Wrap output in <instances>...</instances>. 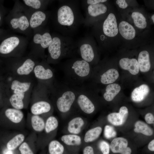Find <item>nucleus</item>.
Segmentation results:
<instances>
[{
    "label": "nucleus",
    "instance_id": "f257e3e1",
    "mask_svg": "<svg viewBox=\"0 0 154 154\" xmlns=\"http://www.w3.org/2000/svg\"><path fill=\"white\" fill-rule=\"evenodd\" d=\"M54 14L56 29L60 34L70 37L84 24V17L81 12L79 1L60 0Z\"/></svg>",
    "mask_w": 154,
    "mask_h": 154
},
{
    "label": "nucleus",
    "instance_id": "f03ea898",
    "mask_svg": "<svg viewBox=\"0 0 154 154\" xmlns=\"http://www.w3.org/2000/svg\"><path fill=\"white\" fill-rule=\"evenodd\" d=\"M52 41L48 48L50 58L58 61L64 57L72 56L76 52V42L70 37L60 34L52 35Z\"/></svg>",
    "mask_w": 154,
    "mask_h": 154
},
{
    "label": "nucleus",
    "instance_id": "7ed1b4c3",
    "mask_svg": "<svg viewBox=\"0 0 154 154\" xmlns=\"http://www.w3.org/2000/svg\"><path fill=\"white\" fill-rule=\"evenodd\" d=\"M64 68L66 75L74 82H82L89 75L90 64L80 58H74L65 63Z\"/></svg>",
    "mask_w": 154,
    "mask_h": 154
},
{
    "label": "nucleus",
    "instance_id": "20e7f679",
    "mask_svg": "<svg viewBox=\"0 0 154 154\" xmlns=\"http://www.w3.org/2000/svg\"><path fill=\"white\" fill-rule=\"evenodd\" d=\"M77 91L70 88H64L60 91L56 102L57 108L60 112L65 113L70 110L76 98Z\"/></svg>",
    "mask_w": 154,
    "mask_h": 154
},
{
    "label": "nucleus",
    "instance_id": "39448f33",
    "mask_svg": "<svg viewBox=\"0 0 154 154\" xmlns=\"http://www.w3.org/2000/svg\"><path fill=\"white\" fill-rule=\"evenodd\" d=\"M76 52L80 58L89 64L94 58V49L88 41L87 37H82L76 42Z\"/></svg>",
    "mask_w": 154,
    "mask_h": 154
},
{
    "label": "nucleus",
    "instance_id": "423d86ee",
    "mask_svg": "<svg viewBox=\"0 0 154 154\" xmlns=\"http://www.w3.org/2000/svg\"><path fill=\"white\" fill-rule=\"evenodd\" d=\"M128 146V141L126 139L116 137L111 143L110 151L114 154H132V149Z\"/></svg>",
    "mask_w": 154,
    "mask_h": 154
},
{
    "label": "nucleus",
    "instance_id": "0eeeda50",
    "mask_svg": "<svg viewBox=\"0 0 154 154\" xmlns=\"http://www.w3.org/2000/svg\"><path fill=\"white\" fill-rule=\"evenodd\" d=\"M76 98L77 102L79 107L84 112L87 114H90L94 111L95 106L85 94L84 90L78 91Z\"/></svg>",
    "mask_w": 154,
    "mask_h": 154
},
{
    "label": "nucleus",
    "instance_id": "6e6552de",
    "mask_svg": "<svg viewBox=\"0 0 154 154\" xmlns=\"http://www.w3.org/2000/svg\"><path fill=\"white\" fill-rule=\"evenodd\" d=\"M103 31L106 36L114 37L118 33V28L115 15L110 13L104 21L102 26Z\"/></svg>",
    "mask_w": 154,
    "mask_h": 154
},
{
    "label": "nucleus",
    "instance_id": "1a4fd4ad",
    "mask_svg": "<svg viewBox=\"0 0 154 154\" xmlns=\"http://www.w3.org/2000/svg\"><path fill=\"white\" fill-rule=\"evenodd\" d=\"M20 38L15 36H11L3 40L0 44V53L3 54H9L19 45Z\"/></svg>",
    "mask_w": 154,
    "mask_h": 154
},
{
    "label": "nucleus",
    "instance_id": "9d476101",
    "mask_svg": "<svg viewBox=\"0 0 154 154\" xmlns=\"http://www.w3.org/2000/svg\"><path fill=\"white\" fill-rule=\"evenodd\" d=\"M33 42L39 45L43 49L48 48L52 41V35L47 31L35 34L33 37Z\"/></svg>",
    "mask_w": 154,
    "mask_h": 154
},
{
    "label": "nucleus",
    "instance_id": "9b49d317",
    "mask_svg": "<svg viewBox=\"0 0 154 154\" xmlns=\"http://www.w3.org/2000/svg\"><path fill=\"white\" fill-rule=\"evenodd\" d=\"M119 64L121 68L128 71L132 75H136L139 72L138 61L135 59L123 58L120 60Z\"/></svg>",
    "mask_w": 154,
    "mask_h": 154
},
{
    "label": "nucleus",
    "instance_id": "f8f14e48",
    "mask_svg": "<svg viewBox=\"0 0 154 154\" xmlns=\"http://www.w3.org/2000/svg\"><path fill=\"white\" fill-rule=\"evenodd\" d=\"M86 6H88L86 9V16L85 18H84V19L90 17H96L105 13L107 10V7L103 3Z\"/></svg>",
    "mask_w": 154,
    "mask_h": 154
},
{
    "label": "nucleus",
    "instance_id": "ddd939ff",
    "mask_svg": "<svg viewBox=\"0 0 154 154\" xmlns=\"http://www.w3.org/2000/svg\"><path fill=\"white\" fill-rule=\"evenodd\" d=\"M150 89L149 86L143 84L135 88L131 94L132 100L135 102H140L143 100L149 94Z\"/></svg>",
    "mask_w": 154,
    "mask_h": 154
},
{
    "label": "nucleus",
    "instance_id": "4468645a",
    "mask_svg": "<svg viewBox=\"0 0 154 154\" xmlns=\"http://www.w3.org/2000/svg\"><path fill=\"white\" fill-rule=\"evenodd\" d=\"M48 15L42 11H37L31 15L29 19V23L32 28H36L43 25L47 19Z\"/></svg>",
    "mask_w": 154,
    "mask_h": 154
},
{
    "label": "nucleus",
    "instance_id": "2eb2a0df",
    "mask_svg": "<svg viewBox=\"0 0 154 154\" xmlns=\"http://www.w3.org/2000/svg\"><path fill=\"white\" fill-rule=\"evenodd\" d=\"M10 24L13 29L22 31L26 30L30 26L28 18L24 15L13 18L10 20Z\"/></svg>",
    "mask_w": 154,
    "mask_h": 154
},
{
    "label": "nucleus",
    "instance_id": "dca6fc26",
    "mask_svg": "<svg viewBox=\"0 0 154 154\" xmlns=\"http://www.w3.org/2000/svg\"><path fill=\"white\" fill-rule=\"evenodd\" d=\"M119 30L121 35L127 40H131L135 37V31L133 26L125 21H122L119 25Z\"/></svg>",
    "mask_w": 154,
    "mask_h": 154
},
{
    "label": "nucleus",
    "instance_id": "f3484780",
    "mask_svg": "<svg viewBox=\"0 0 154 154\" xmlns=\"http://www.w3.org/2000/svg\"><path fill=\"white\" fill-rule=\"evenodd\" d=\"M137 61L141 72H145L149 70L151 64L149 54L147 51H142L139 53Z\"/></svg>",
    "mask_w": 154,
    "mask_h": 154
},
{
    "label": "nucleus",
    "instance_id": "a211bd4d",
    "mask_svg": "<svg viewBox=\"0 0 154 154\" xmlns=\"http://www.w3.org/2000/svg\"><path fill=\"white\" fill-rule=\"evenodd\" d=\"M51 108L50 105L49 103L41 101L34 104L31 108V111L34 115H38L49 112Z\"/></svg>",
    "mask_w": 154,
    "mask_h": 154
},
{
    "label": "nucleus",
    "instance_id": "6ab92c4d",
    "mask_svg": "<svg viewBox=\"0 0 154 154\" xmlns=\"http://www.w3.org/2000/svg\"><path fill=\"white\" fill-rule=\"evenodd\" d=\"M84 123V121L82 118L79 117H75L69 122L68 130L71 134L77 135L80 132Z\"/></svg>",
    "mask_w": 154,
    "mask_h": 154
},
{
    "label": "nucleus",
    "instance_id": "aec40b11",
    "mask_svg": "<svg viewBox=\"0 0 154 154\" xmlns=\"http://www.w3.org/2000/svg\"><path fill=\"white\" fill-rule=\"evenodd\" d=\"M121 89L119 85L116 83L111 84L106 87V92L103 96L106 101L110 102L113 100L116 95L119 93Z\"/></svg>",
    "mask_w": 154,
    "mask_h": 154
},
{
    "label": "nucleus",
    "instance_id": "412c9836",
    "mask_svg": "<svg viewBox=\"0 0 154 154\" xmlns=\"http://www.w3.org/2000/svg\"><path fill=\"white\" fill-rule=\"evenodd\" d=\"M34 71L36 77L41 80L50 79L53 76V72L50 69H46L42 65L36 66L34 69Z\"/></svg>",
    "mask_w": 154,
    "mask_h": 154
},
{
    "label": "nucleus",
    "instance_id": "4be33fe9",
    "mask_svg": "<svg viewBox=\"0 0 154 154\" xmlns=\"http://www.w3.org/2000/svg\"><path fill=\"white\" fill-rule=\"evenodd\" d=\"M119 74L116 69L111 68L104 72L101 75L100 80L103 84H108L114 82L118 78Z\"/></svg>",
    "mask_w": 154,
    "mask_h": 154
},
{
    "label": "nucleus",
    "instance_id": "5701e85b",
    "mask_svg": "<svg viewBox=\"0 0 154 154\" xmlns=\"http://www.w3.org/2000/svg\"><path fill=\"white\" fill-rule=\"evenodd\" d=\"M61 140L65 144L69 147H78L82 143L80 137L76 134H72L63 135L62 136Z\"/></svg>",
    "mask_w": 154,
    "mask_h": 154
},
{
    "label": "nucleus",
    "instance_id": "b1692460",
    "mask_svg": "<svg viewBox=\"0 0 154 154\" xmlns=\"http://www.w3.org/2000/svg\"><path fill=\"white\" fill-rule=\"evenodd\" d=\"M6 116L12 122L18 123L22 120L24 114L19 110L15 108H8L5 111Z\"/></svg>",
    "mask_w": 154,
    "mask_h": 154
},
{
    "label": "nucleus",
    "instance_id": "393cba45",
    "mask_svg": "<svg viewBox=\"0 0 154 154\" xmlns=\"http://www.w3.org/2000/svg\"><path fill=\"white\" fill-rule=\"evenodd\" d=\"M48 151L49 154H68L63 145L56 140H52L49 143Z\"/></svg>",
    "mask_w": 154,
    "mask_h": 154
},
{
    "label": "nucleus",
    "instance_id": "a878e982",
    "mask_svg": "<svg viewBox=\"0 0 154 154\" xmlns=\"http://www.w3.org/2000/svg\"><path fill=\"white\" fill-rule=\"evenodd\" d=\"M31 84V82H22L15 80L12 82L11 88L13 91L14 94L23 93L29 89Z\"/></svg>",
    "mask_w": 154,
    "mask_h": 154
},
{
    "label": "nucleus",
    "instance_id": "bb28decb",
    "mask_svg": "<svg viewBox=\"0 0 154 154\" xmlns=\"http://www.w3.org/2000/svg\"><path fill=\"white\" fill-rule=\"evenodd\" d=\"M35 65L34 61L31 59L28 58L17 68V72L20 75L29 74L33 70Z\"/></svg>",
    "mask_w": 154,
    "mask_h": 154
},
{
    "label": "nucleus",
    "instance_id": "cd10ccee",
    "mask_svg": "<svg viewBox=\"0 0 154 154\" xmlns=\"http://www.w3.org/2000/svg\"><path fill=\"white\" fill-rule=\"evenodd\" d=\"M102 131L101 127L98 126L88 130L85 133L84 140L86 143L92 142L97 139Z\"/></svg>",
    "mask_w": 154,
    "mask_h": 154
},
{
    "label": "nucleus",
    "instance_id": "c85d7f7f",
    "mask_svg": "<svg viewBox=\"0 0 154 154\" xmlns=\"http://www.w3.org/2000/svg\"><path fill=\"white\" fill-rule=\"evenodd\" d=\"M25 93L14 94L10 98L11 104L14 108L20 110L23 108L24 104L23 101L25 97Z\"/></svg>",
    "mask_w": 154,
    "mask_h": 154
},
{
    "label": "nucleus",
    "instance_id": "c756f323",
    "mask_svg": "<svg viewBox=\"0 0 154 154\" xmlns=\"http://www.w3.org/2000/svg\"><path fill=\"white\" fill-rule=\"evenodd\" d=\"M135 127L134 131L135 132L141 133L147 136H151L153 134L152 129L142 121H137L135 123Z\"/></svg>",
    "mask_w": 154,
    "mask_h": 154
},
{
    "label": "nucleus",
    "instance_id": "7c9ffc66",
    "mask_svg": "<svg viewBox=\"0 0 154 154\" xmlns=\"http://www.w3.org/2000/svg\"><path fill=\"white\" fill-rule=\"evenodd\" d=\"M131 17L136 27L141 29H145L146 27V19L141 13L138 12H133L132 14Z\"/></svg>",
    "mask_w": 154,
    "mask_h": 154
},
{
    "label": "nucleus",
    "instance_id": "2f4dec72",
    "mask_svg": "<svg viewBox=\"0 0 154 154\" xmlns=\"http://www.w3.org/2000/svg\"><path fill=\"white\" fill-rule=\"evenodd\" d=\"M25 136L22 134H18L10 140L7 143V147L9 150L16 149L24 140Z\"/></svg>",
    "mask_w": 154,
    "mask_h": 154
},
{
    "label": "nucleus",
    "instance_id": "473e14b6",
    "mask_svg": "<svg viewBox=\"0 0 154 154\" xmlns=\"http://www.w3.org/2000/svg\"><path fill=\"white\" fill-rule=\"evenodd\" d=\"M31 123L33 128L37 131H41L44 129V121L43 119L38 115H33L32 116Z\"/></svg>",
    "mask_w": 154,
    "mask_h": 154
},
{
    "label": "nucleus",
    "instance_id": "72a5a7b5",
    "mask_svg": "<svg viewBox=\"0 0 154 154\" xmlns=\"http://www.w3.org/2000/svg\"><path fill=\"white\" fill-rule=\"evenodd\" d=\"M58 121L54 117L51 116L47 119L45 125V130L46 132L48 133L55 129L58 127Z\"/></svg>",
    "mask_w": 154,
    "mask_h": 154
},
{
    "label": "nucleus",
    "instance_id": "f704fd0d",
    "mask_svg": "<svg viewBox=\"0 0 154 154\" xmlns=\"http://www.w3.org/2000/svg\"><path fill=\"white\" fill-rule=\"evenodd\" d=\"M107 119L110 123L115 126L121 125L125 123L119 113L113 112L107 116Z\"/></svg>",
    "mask_w": 154,
    "mask_h": 154
},
{
    "label": "nucleus",
    "instance_id": "c9c22d12",
    "mask_svg": "<svg viewBox=\"0 0 154 154\" xmlns=\"http://www.w3.org/2000/svg\"><path fill=\"white\" fill-rule=\"evenodd\" d=\"M23 1L27 6L36 9H40L44 4L42 3L43 1L39 0H24Z\"/></svg>",
    "mask_w": 154,
    "mask_h": 154
},
{
    "label": "nucleus",
    "instance_id": "e433bc0d",
    "mask_svg": "<svg viewBox=\"0 0 154 154\" xmlns=\"http://www.w3.org/2000/svg\"><path fill=\"white\" fill-rule=\"evenodd\" d=\"M98 147L100 151L102 154H110V145L106 141H100L98 144Z\"/></svg>",
    "mask_w": 154,
    "mask_h": 154
},
{
    "label": "nucleus",
    "instance_id": "4c0bfd02",
    "mask_svg": "<svg viewBox=\"0 0 154 154\" xmlns=\"http://www.w3.org/2000/svg\"><path fill=\"white\" fill-rule=\"evenodd\" d=\"M104 135L106 138L109 139L115 137L116 132L112 126L106 125L104 127Z\"/></svg>",
    "mask_w": 154,
    "mask_h": 154
},
{
    "label": "nucleus",
    "instance_id": "58836bf2",
    "mask_svg": "<svg viewBox=\"0 0 154 154\" xmlns=\"http://www.w3.org/2000/svg\"><path fill=\"white\" fill-rule=\"evenodd\" d=\"M19 150L21 154H34L28 143L24 142L20 145Z\"/></svg>",
    "mask_w": 154,
    "mask_h": 154
},
{
    "label": "nucleus",
    "instance_id": "ea45409f",
    "mask_svg": "<svg viewBox=\"0 0 154 154\" xmlns=\"http://www.w3.org/2000/svg\"><path fill=\"white\" fill-rule=\"evenodd\" d=\"M119 113L123 118L125 122L128 116V109L125 106H122L120 108Z\"/></svg>",
    "mask_w": 154,
    "mask_h": 154
},
{
    "label": "nucleus",
    "instance_id": "a19ab883",
    "mask_svg": "<svg viewBox=\"0 0 154 154\" xmlns=\"http://www.w3.org/2000/svg\"><path fill=\"white\" fill-rule=\"evenodd\" d=\"M106 0H87L86 1L83 0L82 5H89L92 4H95L100 3H103L107 1Z\"/></svg>",
    "mask_w": 154,
    "mask_h": 154
},
{
    "label": "nucleus",
    "instance_id": "79ce46f5",
    "mask_svg": "<svg viewBox=\"0 0 154 154\" xmlns=\"http://www.w3.org/2000/svg\"><path fill=\"white\" fill-rule=\"evenodd\" d=\"M83 154H96L94 148L91 146L88 145L84 147Z\"/></svg>",
    "mask_w": 154,
    "mask_h": 154
},
{
    "label": "nucleus",
    "instance_id": "37998d69",
    "mask_svg": "<svg viewBox=\"0 0 154 154\" xmlns=\"http://www.w3.org/2000/svg\"><path fill=\"white\" fill-rule=\"evenodd\" d=\"M145 120L147 123L151 124L154 123V117L152 114L151 113H148L145 116Z\"/></svg>",
    "mask_w": 154,
    "mask_h": 154
},
{
    "label": "nucleus",
    "instance_id": "c03bdc74",
    "mask_svg": "<svg viewBox=\"0 0 154 154\" xmlns=\"http://www.w3.org/2000/svg\"><path fill=\"white\" fill-rule=\"evenodd\" d=\"M116 3L117 4L119 7L122 9L126 8L128 5L125 0H117L116 1Z\"/></svg>",
    "mask_w": 154,
    "mask_h": 154
},
{
    "label": "nucleus",
    "instance_id": "a18cd8bd",
    "mask_svg": "<svg viewBox=\"0 0 154 154\" xmlns=\"http://www.w3.org/2000/svg\"><path fill=\"white\" fill-rule=\"evenodd\" d=\"M148 149L151 151H154V140L153 139L148 144Z\"/></svg>",
    "mask_w": 154,
    "mask_h": 154
},
{
    "label": "nucleus",
    "instance_id": "49530a36",
    "mask_svg": "<svg viewBox=\"0 0 154 154\" xmlns=\"http://www.w3.org/2000/svg\"><path fill=\"white\" fill-rule=\"evenodd\" d=\"M151 19L153 21V23H154V15H153L151 16Z\"/></svg>",
    "mask_w": 154,
    "mask_h": 154
},
{
    "label": "nucleus",
    "instance_id": "de8ad7c7",
    "mask_svg": "<svg viewBox=\"0 0 154 154\" xmlns=\"http://www.w3.org/2000/svg\"><path fill=\"white\" fill-rule=\"evenodd\" d=\"M1 14H0V21L1 20Z\"/></svg>",
    "mask_w": 154,
    "mask_h": 154
}]
</instances>
